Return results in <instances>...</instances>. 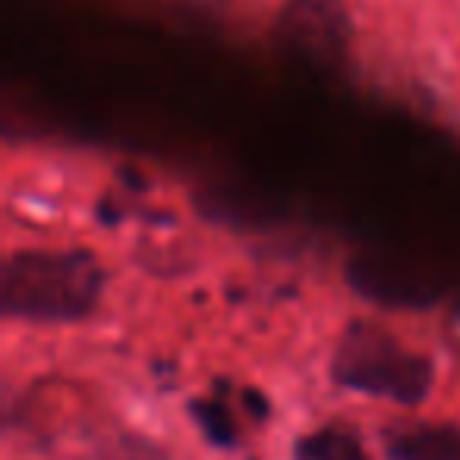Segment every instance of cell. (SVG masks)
<instances>
[{
	"label": "cell",
	"mask_w": 460,
	"mask_h": 460,
	"mask_svg": "<svg viewBox=\"0 0 460 460\" xmlns=\"http://www.w3.org/2000/svg\"><path fill=\"white\" fill-rule=\"evenodd\" d=\"M296 460H369V454L350 429L328 426L300 438Z\"/></svg>",
	"instance_id": "5b68a950"
},
{
	"label": "cell",
	"mask_w": 460,
	"mask_h": 460,
	"mask_svg": "<svg viewBox=\"0 0 460 460\" xmlns=\"http://www.w3.org/2000/svg\"><path fill=\"white\" fill-rule=\"evenodd\" d=\"M102 288V265L89 252H16L4 269V309L32 322H76L98 306Z\"/></svg>",
	"instance_id": "6da1fadb"
},
{
	"label": "cell",
	"mask_w": 460,
	"mask_h": 460,
	"mask_svg": "<svg viewBox=\"0 0 460 460\" xmlns=\"http://www.w3.org/2000/svg\"><path fill=\"white\" fill-rule=\"evenodd\" d=\"M391 460H460L457 426H410L391 438Z\"/></svg>",
	"instance_id": "277c9868"
},
{
	"label": "cell",
	"mask_w": 460,
	"mask_h": 460,
	"mask_svg": "<svg viewBox=\"0 0 460 460\" xmlns=\"http://www.w3.org/2000/svg\"><path fill=\"white\" fill-rule=\"evenodd\" d=\"M332 369L347 388L394 403H420L432 388V363L366 322L347 328Z\"/></svg>",
	"instance_id": "7a4b0ae2"
},
{
	"label": "cell",
	"mask_w": 460,
	"mask_h": 460,
	"mask_svg": "<svg viewBox=\"0 0 460 460\" xmlns=\"http://www.w3.org/2000/svg\"><path fill=\"white\" fill-rule=\"evenodd\" d=\"M288 32L306 51L325 54L328 48H341L347 26L334 0H296L288 13Z\"/></svg>",
	"instance_id": "3957f363"
}]
</instances>
